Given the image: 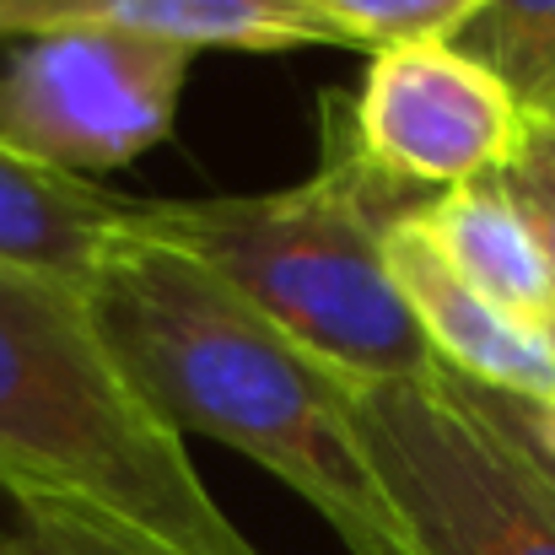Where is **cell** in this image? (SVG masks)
Wrapping results in <instances>:
<instances>
[{
  "label": "cell",
  "instance_id": "6da1fadb",
  "mask_svg": "<svg viewBox=\"0 0 555 555\" xmlns=\"http://www.w3.org/2000/svg\"><path fill=\"white\" fill-rule=\"evenodd\" d=\"M92 313L173 431L216 437L275 475L351 555H415L367 459L351 383L286 340L194 254L141 221L103 270Z\"/></svg>",
  "mask_w": 555,
  "mask_h": 555
},
{
  "label": "cell",
  "instance_id": "7a4b0ae2",
  "mask_svg": "<svg viewBox=\"0 0 555 555\" xmlns=\"http://www.w3.org/2000/svg\"><path fill=\"white\" fill-rule=\"evenodd\" d=\"M421 210L357 146L351 98H324V157L292 189L146 199V232L194 254L286 340L319 357L335 377L393 383L437 357L393 286L388 232Z\"/></svg>",
  "mask_w": 555,
  "mask_h": 555
},
{
  "label": "cell",
  "instance_id": "3957f363",
  "mask_svg": "<svg viewBox=\"0 0 555 555\" xmlns=\"http://www.w3.org/2000/svg\"><path fill=\"white\" fill-rule=\"evenodd\" d=\"M0 491L98 507L179 555H264L210 496L184 431L119 367L92 297L0 264Z\"/></svg>",
  "mask_w": 555,
  "mask_h": 555
},
{
  "label": "cell",
  "instance_id": "277c9868",
  "mask_svg": "<svg viewBox=\"0 0 555 555\" xmlns=\"http://www.w3.org/2000/svg\"><path fill=\"white\" fill-rule=\"evenodd\" d=\"M367 459L415 555H555V491L496 404L431 362L357 383Z\"/></svg>",
  "mask_w": 555,
  "mask_h": 555
},
{
  "label": "cell",
  "instance_id": "5b68a950",
  "mask_svg": "<svg viewBox=\"0 0 555 555\" xmlns=\"http://www.w3.org/2000/svg\"><path fill=\"white\" fill-rule=\"evenodd\" d=\"M189 70L194 49L114 27L16 38L0 60V141L76 179L130 168L173 135Z\"/></svg>",
  "mask_w": 555,
  "mask_h": 555
},
{
  "label": "cell",
  "instance_id": "8992f818",
  "mask_svg": "<svg viewBox=\"0 0 555 555\" xmlns=\"http://www.w3.org/2000/svg\"><path fill=\"white\" fill-rule=\"evenodd\" d=\"M351 130L372 168L426 205L502 179L529 146V108L459 43H404L367 60Z\"/></svg>",
  "mask_w": 555,
  "mask_h": 555
},
{
  "label": "cell",
  "instance_id": "52a82bcc",
  "mask_svg": "<svg viewBox=\"0 0 555 555\" xmlns=\"http://www.w3.org/2000/svg\"><path fill=\"white\" fill-rule=\"evenodd\" d=\"M388 270L393 286L404 292L431 357L453 377L529 399V404H555V335L545 324H529L475 292L404 216L388 232Z\"/></svg>",
  "mask_w": 555,
  "mask_h": 555
},
{
  "label": "cell",
  "instance_id": "ba28073f",
  "mask_svg": "<svg viewBox=\"0 0 555 555\" xmlns=\"http://www.w3.org/2000/svg\"><path fill=\"white\" fill-rule=\"evenodd\" d=\"M146 199L43 168L0 141V264L92 297L114 254L135 237Z\"/></svg>",
  "mask_w": 555,
  "mask_h": 555
},
{
  "label": "cell",
  "instance_id": "9c48e42d",
  "mask_svg": "<svg viewBox=\"0 0 555 555\" xmlns=\"http://www.w3.org/2000/svg\"><path fill=\"white\" fill-rule=\"evenodd\" d=\"M54 27H114L194 54H297L340 43L313 0H0V43Z\"/></svg>",
  "mask_w": 555,
  "mask_h": 555
},
{
  "label": "cell",
  "instance_id": "30bf717a",
  "mask_svg": "<svg viewBox=\"0 0 555 555\" xmlns=\"http://www.w3.org/2000/svg\"><path fill=\"white\" fill-rule=\"evenodd\" d=\"M410 221L475 292L529 324H555V270L507 179L448 189L410 210Z\"/></svg>",
  "mask_w": 555,
  "mask_h": 555
},
{
  "label": "cell",
  "instance_id": "8fae6325",
  "mask_svg": "<svg viewBox=\"0 0 555 555\" xmlns=\"http://www.w3.org/2000/svg\"><path fill=\"white\" fill-rule=\"evenodd\" d=\"M453 43L502 76L529 114L555 103V0H486Z\"/></svg>",
  "mask_w": 555,
  "mask_h": 555
},
{
  "label": "cell",
  "instance_id": "7c38bea8",
  "mask_svg": "<svg viewBox=\"0 0 555 555\" xmlns=\"http://www.w3.org/2000/svg\"><path fill=\"white\" fill-rule=\"evenodd\" d=\"M0 555H179L163 540L60 496H16L11 524L0 529Z\"/></svg>",
  "mask_w": 555,
  "mask_h": 555
},
{
  "label": "cell",
  "instance_id": "4fadbf2b",
  "mask_svg": "<svg viewBox=\"0 0 555 555\" xmlns=\"http://www.w3.org/2000/svg\"><path fill=\"white\" fill-rule=\"evenodd\" d=\"M340 43H362L372 54L404 43H453L486 0H313Z\"/></svg>",
  "mask_w": 555,
  "mask_h": 555
},
{
  "label": "cell",
  "instance_id": "5bb4252c",
  "mask_svg": "<svg viewBox=\"0 0 555 555\" xmlns=\"http://www.w3.org/2000/svg\"><path fill=\"white\" fill-rule=\"evenodd\" d=\"M502 179H507V189H513V199L524 205L529 227L540 232L545 259H551V270H555V168L540 157V152H529V146H524V157H518Z\"/></svg>",
  "mask_w": 555,
  "mask_h": 555
},
{
  "label": "cell",
  "instance_id": "9a60e30c",
  "mask_svg": "<svg viewBox=\"0 0 555 555\" xmlns=\"http://www.w3.org/2000/svg\"><path fill=\"white\" fill-rule=\"evenodd\" d=\"M480 393H486V399H491V404H496V410H502V415H507V421H513V426H518V431L540 448V453H551V459H555V404L507 399V393H491V388H480Z\"/></svg>",
  "mask_w": 555,
  "mask_h": 555
},
{
  "label": "cell",
  "instance_id": "2e32d148",
  "mask_svg": "<svg viewBox=\"0 0 555 555\" xmlns=\"http://www.w3.org/2000/svg\"><path fill=\"white\" fill-rule=\"evenodd\" d=\"M529 152H540V157L555 168V125L534 119V114H529Z\"/></svg>",
  "mask_w": 555,
  "mask_h": 555
},
{
  "label": "cell",
  "instance_id": "e0dca14e",
  "mask_svg": "<svg viewBox=\"0 0 555 555\" xmlns=\"http://www.w3.org/2000/svg\"><path fill=\"white\" fill-rule=\"evenodd\" d=\"M496 415H502V410H496ZM502 421H507V415H502ZM507 426H513V421H507ZM513 431H518V426H513ZM518 437H524V431H518ZM524 442H529V437H524ZM529 448H534V442H529ZM534 459H540V469H545V480H551V491H555V459L540 453V448H534Z\"/></svg>",
  "mask_w": 555,
  "mask_h": 555
},
{
  "label": "cell",
  "instance_id": "ac0fdd59",
  "mask_svg": "<svg viewBox=\"0 0 555 555\" xmlns=\"http://www.w3.org/2000/svg\"><path fill=\"white\" fill-rule=\"evenodd\" d=\"M534 119H545V125H555V103H551V108H545V114H534Z\"/></svg>",
  "mask_w": 555,
  "mask_h": 555
},
{
  "label": "cell",
  "instance_id": "d6986e66",
  "mask_svg": "<svg viewBox=\"0 0 555 555\" xmlns=\"http://www.w3.org/2000/svg\"><path fill=\"white\" fill-rule=\"evenodd\" d=\"M551 335H555V324H551Z\"/></svg>",
  "mask_w": 555,
  "mask_h": 555
}]
</instances>
